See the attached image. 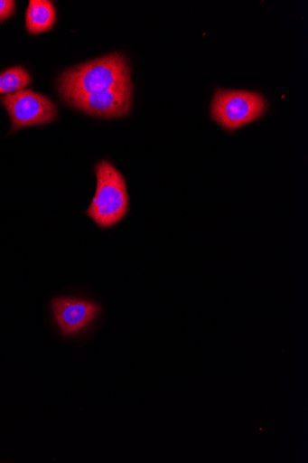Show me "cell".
Returning <instances> with one entry per match:
<instances>
[{
	"instance_id": "obj_1",
	"label": "cell",
	"mask_w": 308,
	"mask_h": 463,
	"mask_svg": "<svg viewBox=\"0 0 308 463\" xmlns=\"http://www.w3.org/2000/svg\"><path fill=\"white\" fill-rule=\"evenodd\" d=\"M131 84L130 69L126 57L115 53L66 71L60 78L59 90L62 99L69 102Z\"/></svg>"
},
{
	"instance_id": "obj_2",
	"label": "cell",
	"mask_w": 308,
	"mask_h": 463,
	"mask_svg": "<svg viewBox=\"0 0 308 463\" xmlns=\"http://www.w3.org/2000/svg\"><path fill=\"white\" fill-rule=\"evenodd\" d=\"M96 176L97 192L85 214L100 228L109 229L120 222L127 213L126 184L123 175L108 161L97 165Z\"/></svg>"
},
{
	"instance_id": "obj_3",
	"label": "cell",
	"mask_w": 308,
	"mask_h": 463,
	"mask_svg": "<svg viewBox=\"0 0 308 463\" xmlns=\"http://www.w3.org/2000/svg\"><path fill=\"white\" fill-rule=\"evenodd\" d=\"M262 95L248 91L218 90L211 103V118L228 131H235L266 113Z\"/></svg>"
},
{
	"instance_id": "obj_4",
	"label": "cell",
	"mask_w": 308,
	"mask_h": 463,
	"mask_svg": "<svg viewBox=\"0 0 308 463\" xmlns=\"http://www.w3.org/2000/svg\"><path fill=\"white\" fill-rule=\"evenodd\" d=\"M12 119V131L48 124L58 115L56 105L46 96L22 90L0 99Z\"/></svg>"
},
{
	"instance_id": "obj_5",
	"label": "cell",
	"mask_w": 308,
	"mask_h": 463,
	"mask_svg": "<svg viewBox=\"0 0 308 463\" xmlns=\"http://www.w3.org/2000/svg\"><path fill=\"white\" fill-rule=\"evenodd\" d=\"M55 320L65 336L79 334L100 316V306L87 300L61 298L52 301Z\"/></svg>"
},
{
	"instance_id": "obj_6",
	"label": "cell",
	"mask_w": 308,
	"mask_h": 463,
	"mask_svg": "<svg viewBox=\"0 0 308 463\" xmlns=\"http://www.w3.org/2000/svg\"><path fill=\"white\" fill-rule=\"evenodd\" d=\"M134 98V87L127 86L113 90L87 95L68 103L87 114L114 118L129 113Z\"/></svg>"
},
{
	"instance_id": "obj_7",
	"label": "cell",
	"mask_w": 308,
	"mask_h": 463,
	"mask_svg": "<svg viewBox=\"0 0 308 463\" xmlns=\"http://www.w3.org/2000/svg\"><path fill=\"white\" fill-rule=\"evenodd\" d=\"M57 13L49 0H31L26 12V29L31 34L51 30L56 23Z\"/></svg>"
},
{
	"instance_id": "obj_8",
	"label": "cell",
	"mask_w": 308,
	"mask_h": 463,
	"mask_svg": "<svg viewBox=\"0 0 308 463\" xmlns=\"http://www.w3.org/2000/svg\"><path fill=\"white\" fill-rule=\"evenodd\" d=\"M32 82L29 72L16 66L0 73V95H10L23 90Z\"/></svg>"
},
{
	"instance_id": "obj_9",
	"label": "cell",
	"mask_w": 308,
	"mask_h": 463,
	"mask_svg": "<svg viewBox=\"0 0 308 463\" xmlns=\"http://www.w3.org/2000/svg\"><path fill=\"white\" fill-rule=\"evenodd\" d=\"M15 12V3L13 0H0V22L9 19Z\"/></svg>"
}]
</instances>
